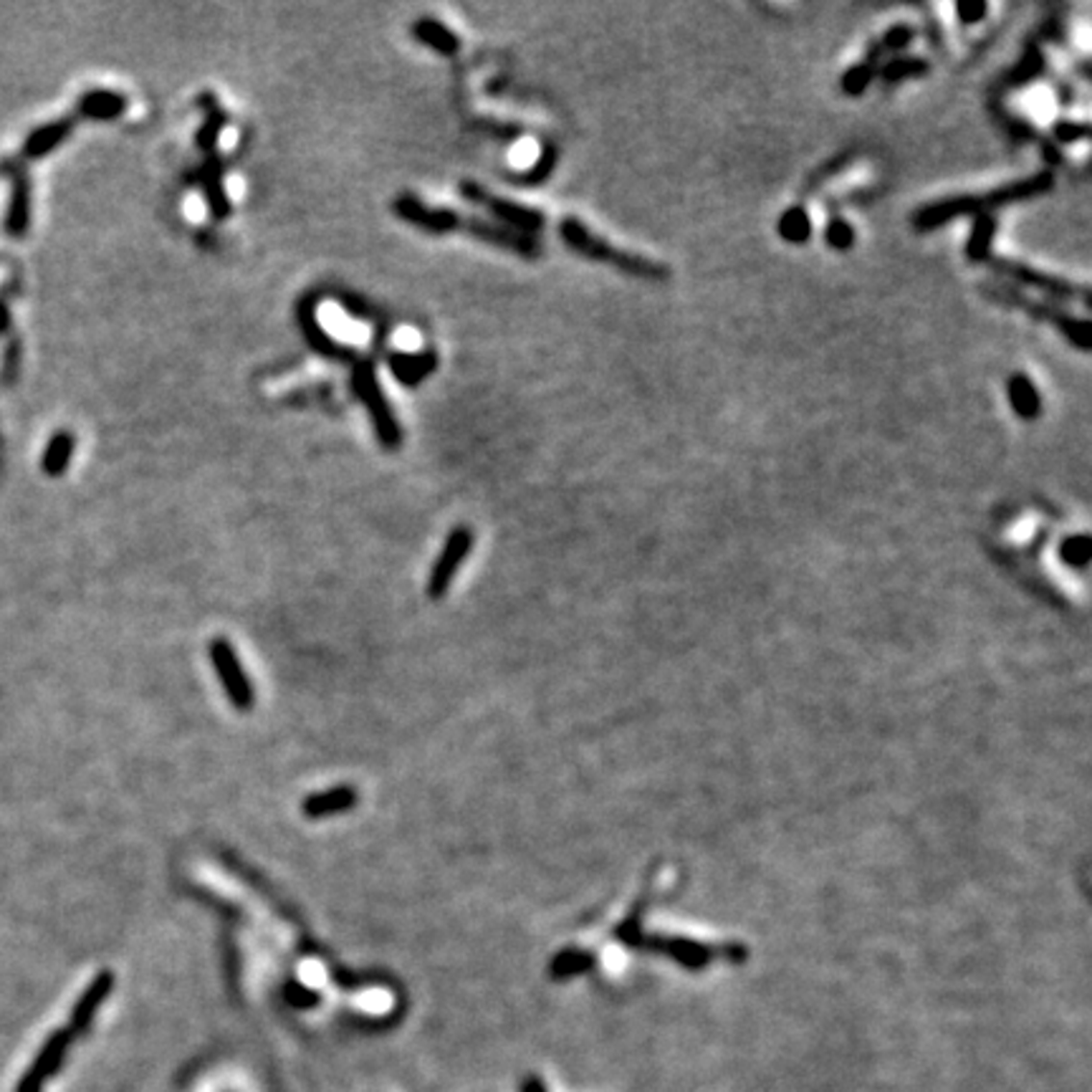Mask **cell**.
Segmentation results:
<instances>
[{
  "instance_id": "1",
  "label": "cell",
  "mask_w": 1092,
  "mask_h": 1092,
  "mask_svg": "<svg viewBox=\"0 0 1092 1092\" xmlns=\"http://www.w3.org/2000/svg\"><path fill=\"white\" fill-rule=\"evenodd\" d=\"M1052 188H1054V177H1052V172H1039V175L1027 177V180L1011 182V185H1004V188H997V190H986V193H976V195L946 197V200H938L933 202V205H925V208L916 210L913 225H916L918 230H936L941 228V225H946L949 221H953V218L969 216V213L986 216L989 210L1004 208V205H1011V202L1045 195V193H1050Z\"/></svg>"
},
{
  "instance_id": "2",
  "label": "cell",
  "mask_w": 1092,
  "mask_h": 1092,
  "mask_svg": "<svg viewBox=\"0 0 1092 1092\" xmlns=\"http://www.w3.org/2000/svg\"><path fill=\"white\" fill-rule=\"evenodd\" d=\"M559 233L566 241V246L577 250V253L592 258V261L610 263V266L625 271L630 276L650 278V281H665V278H670V269H665L663 263L650 261V258L637 256V253H630V250L614 248L607 241H602L600 236H594L592 230L585 228L577 218H564L559 225Z\"/></svg>"
},
{
  "instance_id": "3",
  "label": "cell",
  "mask_w": 1092,
  "mask_h": 1092,
  "mask_svg": "<svg viewBox=\"0 0 1092 1092\" xmlns=\"http://www.w3.org/2000/svg\"><path fill=\"white\" fill-rule=\"evenodd\" d=\"M351 387H354L357 398L362 400V404L370 412L372 425H375V432H377L382 448H387V451L400 448L403 432H400L398 418H395V412L390 410V403L382 395V387L377 382V372H375V364L370 359H362V362L351 367Z\"/></svg>"
},
{
  "instance_id": "4",
  "label": "cell",
  "mask_w": 1092,
  "mask_h": 1092,
  "mask_svg": "<svg viewBox=\"0 0 1092 1092\" xmlns=\"http://www.w3.org/2000/svg\"><path fill=\"white\" fill-rule=\"evenodd\" d=\"M210 663H213V670H216L218 681H221L233 708L241 714H248L256 703V693H253V683H250L248 673L243 670L230 640H225V637L210 640Z\"/></svg>"
},
{
  "instance_id": "5",
  "label": "cell",
  "mask_w": 1092,
  "mask_h": 1092,
  "mask_svg": "<svg viewBox=\"0 0 1092 1092\" xmlns=\"http://www.w3.org/2000/svg\"><path fill=\"white\" fill-rule=\"evenodd\" d=\"M984 294L989 299H997V301H1006L1011 303V306H1017V309H1025L1027 314H1031V317L1047 319V322L1054 324V326H1057V329L1062 331L1075 347H1079V350H1090V324L1082 322V319L1070 317V314H1065L1062 309H1054V306H1047V303L1029 301V299L1022 297L1019 291L1009 289V286H984Z\"/></svg>"
},
{
  "instance_id": "6",
  "label": "cell",
  "mask_w": 1092,
  "mask_h": 1092,
  "mask_svg": "<svg viewBox=\"0 0 1092 1092\" xmlns=\"http://www.w3.org/2000/svg\"><path fill=\"white\" fill-rule=\"evenodd\" d=\"M473 549V532L468 526H455L448 539H445L443 549H440L438 559L432 564L430 577H428V597L430 600H443L448 589H451L455 574H458L463 559L471 554Z\"/></svg>"
},
{
  "instance_id": "7",
  "label": "cell",
  "mask_w": 1092,
  "mask_h": 1092,
  "mask_svg": "<svg viewBox=\"0 0 1092 1092\" xmlns=\"http://www.w3.org/2000/svg\"><path fill=\"white\" fill-rule=\"evenodd\" d=\"M71 1039H74V1034L68 1029L51 1031L46 1037V1042L40 1045L34 1062L28 1065L26 1075L18 1079L15 1092H43L48 1079L54 1078L56 1072L61 1070V1065H64V1059H66L68 1054V1047H71Z\"/></svg>"
},
{
  "instance_id": "8",
  "label": "cell",
  "mask_w": 1092,
  "mask_h": 1092,
  "mask_svg": "<svg viewBox=\"0 0 1092 1092\" xmlns=\"http://www.w3.org/2000/svg\"><path fill=\"white\" fill-rule=\"evenodd\" d=\"M460 195L468 197V200L476 202V205H483V208L491 210L499 221L508 222L513 228L526 230V233H536V230L544 228V216H541L539 210L521 208L516 202H508L504 200V197L491 195L488 190H483L481 185H476V182H460Z\"/></svg>"
},
{
  "instance_id": "9",
  "label": "cell",
  "mask_w": 1092,
  "mask_h": 1092,
  "mask_svg": "<svg viewBox=\"0 0 1092 1092\" xmlns=\"http://www.w3.org/2000/svg\"><path fill=\"white\" fill-rule=\"evenodd\" d=\"M986 263H989V266H994V269H997L1001 276L1011 278L1014 283H1022V286H1031V289L1045 291V294H1050V297L1075 299L1079 294L1082 299H1087L1085 289H1078V286H1072V283L1062 281V278L1050 276V273H1042V271H1037V269H1029V266H1025V263L1006 261V258H997V256H989V258H986Z\"/></svg>"
},
{
  "instance_id": "10",
  "label": "cell",
  "mask_w": 1092,
  "mask_h": 1092,
  "mask_svg": "<svg viewBox=\"0 0 1092 1092\" xmlns=\"http://www.w3.org/2000/svg\"><path fill=\"white\" fill-rule=\"evenodd\" d=\"M392 208H395V213L403 221L412 222V225H418V228L428 230V233H453V230H463L465 225V218H460L458 213L443 208H428L415 195H400Z\"/></svg>"
},
{
  "instance_id": "11",
  "label": "cell",
  "mask_w": 1092,
  "mask_h": 1092,
  "mask_svg": "<svg viewBox=\"0 0 1092 1092\" xmlns=\"http://www.w3.org/2000/svg\"><path fill=\"white\" fill-rule=\"evenodd\" d=\"M112 991H115V974L107 969L99 971V974L89 981L87 989L81 991V997L76 999L74 1009H71V1017H68L66 1029L71 1031V1034H84V1031H89V1027L94 1025L96 1011L101 1009V1004L107 1001Z\"/></svg>"
},
{
  "instance_id": "12",
  "label": "cell",
  "mask_w": 1092,
  "mask_h": 1092,
  "mask_svg": "<svg viewBox=\"0 0 1092 1092\" xmlns=\"http://www.w3.org/2000/svg\"><path fill=\"white\" fill-rule=\"evenodd\" d=\"M3 228L11 238H26L31 228V177L23 168L11 169V200Z\"/></svg>"
},
{
  "instance_id": "13",
  "label": "cell",
  "mask_w": 1092,
  "mask_h": 1092,
  "mask_svg": "<svg viewBox=\"0 0 1092 1092\" xmlns=\"http://www.w3.org/2000/svg\"><path fill=\"white\" fill-rule=\"evenodd\" d=\"M359 794L351 784H339L326 792H314L301 802V815L306 819H329V817L347 815L357 807Z\"/></svg>"
},
{
  "instance_id": "14",
  "label": "cell",
  "mask_w": 1092,
  "mask_h": 1092,
  "mask_svg": "<svg viewBox=\"0 0 1092 1092\" xmlns=\"http://www.w3.org/2000/svg\"><path fill=\"white\" fill-rule=\"evenodd\" d=\"M74 124L76 117H64V119H54L36 127L23 142V160H40V157L51 155L56 147H61L68 140V135L74 132Z\"/></svg>"
},
{
  "instance_id": "15",
  "label": "cell",
  "mask_w": 1092,
  "mask_h": 1092,
  "mask_svg": "<svg viewBox=\"0 0 1092 1092\" xmlns=\"http://www.w3.org/2000/svg\"><path fill=\"white\" fill-rule=\"evenodd\" d=\"M129 107V99L124 94H117L112 89H91L76 101V115L91 121H112L119 119Z\"/></svg>"
},
{
  "instance_id": "16",
  "label": "cell",
  "mask_w": 1092,
  "mask_h": 1092,
  "mask_svg": "<svg viewBox=\"0 0 1092 1092\" xmlns=\"http://www.w3.org/2000/svg\"><path fill=\"white\" fill-rule=\"evenodd\" d=\"M299 324H301L303 337L309 339V344L319 351V354H324V357H337V359H350L351 357V351L347 350V347H342V344L334 342V339L326 334V329H324L322 324H319L317 306H314V301H311V299H306V301L299 303Z\"/></svg>"
},
{
  "instance_id": "17",
  "label": "cell",
  "mask_w": 1092,
  "mask_h": 1092,
  "mask_svg": "<svg viewBox=\"0 0 1092 1092\" xmlns=\"http://www.w3.org/2000/svg\"><path fill=\"white\" fill-rule=\"evenodd\" d=\"M435 367H438V354L435 351H418V354L398 351V354H390L392 375L403 384H407V387H415L418 382H423L428 375L435 372Z\"/></svg>"
},
{
  "instance_id": "18",
  "label": "cell",
  "mask_w": 1092,
  "mask_h": 1092,
  "mask_svg": "<svg viewBox=\"0 0 1092 1092\" xmlns=\"http://www.w3.org/2000/svg\"><path fill=\"white\" fill-rule=\"evenodd\" d=\"M76 451V438L74 432L59 430L51 435V440L43 448L40 455V471L46 473L48 479H61L68 471V463L74 458Z\"/></svg>"
},
{
  "instance_id": "19",
  "label": "cell",
  "mask_w": 1092,
  "mask_h": 1092,
  "mask_svg": "<svg viewBox=\"0 0 1092 1092\" xmlns=\"http://www.w3.org/2000/svg\"><path fill=\"white\" fill-rule=\"evenodd\" d=\"M1006 395H1009L1011 407H1014V412H1017L1019 418L1025 420L1039 418V412H1042V398H1039L1037 387H1034V382H1031L1027 375H1022V372L1011 375V377L1006 379Z\"/></svg>"
},
{
  "instance_id": "20",
  "label": "cell",
  "mask_w": 1092,
  "mask_h": 1092,
  "mask_svg": "<svg viewBox=\"0 0 1092 1092\" xmlns=\"http://www.w3.org/2000/svg\"><path fill=\"white\" fill-rule=\"evenodd\" d=\"M412 36L423 43L430 46L432 51H438L443 56H455L460 51V39L453 34L451 28L443 26L435 18H418L412 26Z\"/></svg>"
},
{
  "instance_id": "21",
  "label": "cell",
  "mask_w": 1092,
  "mask_h": 1092,
  "mask_svg": "<svg viewBox=\"0 0 1092 1092\" xmlns=\"http://www.w3.org/2000/svg\"><path fill=\"white\" fill-rule=\"evenodd\" d=\"M779 236L789 243H796V246L812 236V218L802 205L784 210L782 218H779Z\"/></svg>"
},
{
  "instance_id": "22",
  "label": "cell",
  "mask_w": 1092,
  "mask_h": 1092,
  "mask_svg": "<svg viewBox=\"0 0 1092 1092\" xmlns=\"http://www.w3.org/2000/svg\"><path fill=\"white\" fill-rule=\"evenodd\" d=\"M202 182H205V195H208V205L210 210H213V216L216 218L228 216L230 213L228 195H225V188H222L218 165H210L208 169H202Z\"/></svg>"
},
{
  "instance_id": "23",
  "label": "cell",
  "mask_w": 1092,
  "mask_h": 1092,
  "mask_svg": "<svg viewBox=\"0 0 1092 1092\" xmlns=\"http://www.w3.org/2000/svg\"><path fill=\"white\" fill-rule=\"evenodd\" d=\"M1059 559L1072 569H1085L1090 561V539L1087 533H1072L1059 544Z\"/></svg>"
},
{
  "instance_id": "24",
  "label": "cell",
  "mask_w": 1092,
  "mask_h": 1092,
  "mask_svg": "<svg viewBox=\"0 0 1092 1092\" xmlns=\"http://www.w3.org/2000/svg\"><path fill=\"white\" fill-rule=\"evenodd\" d=\"M994 230H997L994 218L989 216L978 218L976 228H974V233H971L969 238V248H966V253H969L974 261H986V258L991 256L989 248H991V238H994Z\"/></svg>"
},
{
  "instance_id": "25",
  "label": "cell",
  "mask_w": 1092,
  "mask_h": 1092,
  "mask_svg": "<svg viewBox=\"0 0 1092 1092\" xmlns=\"http://www.w3.org/2000/svg\"><path fill=\"white\" fill-rule=\"evenodd\" d=\"M872 76H875V68H872L870 61L857 64V66H852L849 71H845L843 74V91L845 94L860 96L865 89L870 87V79H872Z\"/></svg>"
},
{
  "instance_id": "26",
  "label": "cell",
  "mask_w": 1092,
  "mask_h": 1092,
  "mask_svg": "<svg viewBox=\"0 0 1092 1092\" xmlns=\"http://www.w3.org/2000/svg\"><path fill=\"white\" fill-rule=\"evenodd\" d=\"M824 241L835 250H849L855 246V230L843 218H832L824 228Z\"/></svg>"
},
{
  "instance_id": "27",
  "label": "cell",
  "mask_w": 1092,
  "mask_h": 1092,
  "mask_svg": "<svg viewBox=\"0 0 1092 1092\" xmlns=\"http://www.w3.org/2000/svg\"><path fill=\"white\" fill-rule=\"evenodd\" d=\"M283 1001H286L291 1009L306 1011L311 1009V1006L319 1004V994L314 989H309V986L299 984V981H289V984L283 986Z\"/></svg>"
},
{
  "instance_id": "28",
  "label": "cell",
  "mask_w": 1092,
  "mask_h": 1092,
  "mask_svg": "<svg viewBox=\"0 0 1092 1092\" xmlns=\"http://www.w3.org/2000/svg\"><path fill=\"white\" fill-rule=\"evenodd\" d=\"M925 68H928V64H925L923 59H897V61H893L888 68H885L883 76L888 81H900L903 76L923 74Z\"/></svg>"
},
{
  "instance_id": "29",
  "label": "cell",
  "mask_w": 1092,
  "mask_h": 1092,
  "mask_svg": "<svg viewBox=\"0 0 1092 1092\" xmlns=\"http://www.w3.org/2000/svg\"><path fill=\"white\" fill-rule=\"evenodd\" d=\"M1039 71H1042V54L1034 51V54H1029L1025 61H1022V66L1011 71L1006 87H1022V84H1027V81H1029L1034 74H1039Z\"/></svg>"
},
{
  "instance_id": "30",
  "label": "cell",
  "mask_w": 1092,
  "mask_h": 1092,
  "mask_svg": "<svg viewBox=\"0 0 1092 1092\" xmlns=\"http://www.w3.org/2000/svg\"><path fill=\"white\" fill-rule=\"evenodd\" d=\"M913 36H916V31L900 23V26H893L888 34L883 36V46L893 48V51H900V48H905L910 40H913Z\"/></svg>"
},
{
  "instance_id": "31",
  "label": "cell",
  "mask_w": 1092,
  "mask_h": 1092,
  "mask_svg": "<svg viewBox=\"0 0 1092 1092\" xmlns=\"http://www.w3.org/2000/svg\"><path fill=\"white\" fill-rule=\"evenodd\" d=\"M222 119H225V117H222L221 112H216V115L210 117L208 124H205V127L200 129V135H197V144H200L202 149H210V147H213V142H216L218 132H221V129H222Z\"/></svg>"
},
{
  "instance_id": "32",
  "label": "cell",
  "mask_w": 1092,
  "mask_h": 1092,
  "mask_svg": "<svg viewBox=\"0 0 1092 1092\" xmlns=\"http://www.w3.org/2000/svg\"><path fill=\"white\" fill-rule=\"evenodd\" d=\"M986 11H989V6L986 3H958L956 6V13L958 18H961V23H978V20L984 18Z\"/></svg>"
},
{
  "instance_id": "33",
  "label": "cell",
  "mask_w": 1092,
  "mask_h": 1092,
  "mask_svg": "<svg viewBox=\"0 0 1092 1092\" xmlns=\"http://www.w3.org/2000/svg\"><path fill=\"white\" fill-rule=\"evenodd\" d=\"M1054 135H1057L1059 142L1085 140V137H1087V124H1059V127L1054 129Z\"/></svg>"
},
{
  "instance_id": "34",
  "label": "cell",
  "mask_w": 1092,
  "mask_h": 1092,
  "mask_svg": "<svg viewBox=\"0 0 1092 1092\" xmlns=\"http://www.w3.org/2000/svg\"><path fill=\"white\" fill-rule=\"evenodd\" d=\"M11 324H13V314H11V306H8L6 299L0 297V334H6V331L11 329Z\"/></svg>"
},
{
  "instance_id": "35",
  "label": "cell",
  "mask_w": 1092,
  "mask_h": 1092,
  "mask_svg": "<svg viewBox=\"0 0 1092 1092\" xmlns=\"http://www.w3.org/2000/svg\"><path fill=\"white\" fill-rule=\"evenodd\" d=\"M521 1092H549L544 1085V1079L536 1078V1075H529V1078L521 1079Z\"/></svg>"
}]
</instances>
